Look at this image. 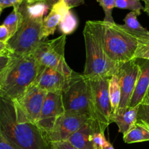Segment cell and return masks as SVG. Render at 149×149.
<instances>
[{
    "label": "cell",
    "mask_w": 149,
    "mask_h": 149,
    "mask_svg": "<svg viewBox=\"0 0 149 149\" xmlns=\"http://www.w3.org/2000/svg\"><path fill=\"white\" fill-rule=\"evenodd\" d=\"M0 130L18 149H51L45 134L31 122L15 100L0 95Z\"/></svg>",
    "instance_id": "1"
},
{
    "label": "cell",
    "mask_w": 149,
    "mask_h": 149,
    "mask_svg": "<svg viewBox=\"0 0 149 149\" xmlns=\"http://www.w3.org/2000/svg\"><path fill=\"white\" fill-rule=\"evenodd\" d=\"M40 67L32 55L13 54L0 78V95L13 100L20 98L35 81Z\"/></svg>",
    "instance_id": "2"
},
{
    "label": "cell",
    "mask_w": 149,
    "mask_h": 149,
    "mask_svg": "<svg viewBox=\"0 0 149 149\" xmlns=\"http://www.w3.org/2000/svg\"><path fill=\"white\" fill-rule=\"evenodd\" d=\"M92 21L105 52L111 61L120 64L134 60L138 39L123 29L121 25L103 20Z\"/></svg>",
    "instance_id": "3"
},
{
    "label": "cell",
    "mask_w": 149,
    "mask_h": 149,
    "mask_svg": "<svg viewBox=\"0 0 149 149\" xmlns=\"http://www.w3.org/2000/svg\"><path fill=\"white\" fill-rule=\"evenodd\" d=\"M83 33L86 47L83 76L89 79H96L117 75L121 63L113 62L106 55L92 20L86 21Z\"/></svg>",
    "instance_id": "4"
},
{
    "label": "cell",
    "mask_w": 149,
    "mask_h": 149,
    "mask_svg": "<svg viewBox=\"0 0 149 149\" xmlns=\"http://www.w3.org/2000/svg\"><path fill=\"white\" fill-rule=\"evenodd\" d=\"M22 15V22L16 33L7 42L8 49L19 56L30 55L42 41V22L44 17H34L29 15L23 3L18 8Z\"/></svg>",
    "instance_id": "5"
},
{
    "label": "cell",
    "mask_w": 149,
    "mask_h": 149,
    "mask_svg": "<svg viewBox=\"0 0 149 149\" xmlns=\"http://www.w3.org/2000/svg\"><path fill=\"white\" fill-rule=\"evenodd\" d=\"M64 112L84 114L91 117L90 87L83 74L73 71L61 93Z\"/></svg>",
    "instance_id": "6"
},
{
    "label": "cell",
    "mask_w": 149,
    "mask_h": 149,
    "mask_svg": "<svg viewBox=\"0 0 149 149\" xmlns=\"http://www.w3.org/2000/svg\"><path fill=\"white\" fill-rule=\"evenodd\" d=\"M109 79H89L90 87V119L94 122L100 132H105L106 128L110 124V117L112 114V109L108 90Z\"/></svg>",
    "instance_id": "7"
},
{
    "label": "cell",
    "mask_w": 149,
    "mask_h": 149,
    "mask_svg": "<svg viewBox=\"0 0 149 149\" xmlns=\"http://www.w3.org/2000/svg\"><path fill=\"white\" fill-rule=\"evenodd\" d=\"M66 38V35L61 34L52 40L42 41L32 55L42 66L56 70L67 78H70L73 71L64 58Z\"/></svg>",
    "instance_id": "8"
},
{
    "label": "cell",
    "mask_w": 149,
    "mask_h": 149,
    "mask_svg": "<svg viewBox=\"0 0 149 149\" xmlns=\"http://www.w3.org/2000/svg\"><path fill=\"white\" fill-rule=\"evenodd\" d=\"M90 117L84 114L64 112L56 121L52 130L46 135L48 142H64L82 126Z\"/></svg>",
    "instance_id": "9"
},
{
    "label": "cell",
    "mask_w": 149,
    "mask_h": 149,
    "mask_svg": "<svg viewBox=\"0 0 149 149\" xmlns=\"http://www.w3.org/2000/svg\"><path fill=\"white\" fill-rule=\"evenodd\" d=\"M136 61L137 60H131L121 63L119 65L117 73L121 90V99L118 109L128 107L130 99L134 93L140 71L139 63Z\"/></svg>",
    "instance_id": "10"
},
{
    "label": "cell",
    "mask_w": 149,
    "mask_h": 149,
    "mask_svg": "<svg viewBox=\"0 0 149 149\" xmlns=\"http://www.w3.org/2000/svg\"><path fill=\"white\" fill-rule=\"evenodd\" d=\"M64 113L61 94L48 93L44 100L37 125L45 137L52 130L56 119Z\"/></svg>",
    "instance_id": "11"
},
{
    "label": "cell",
    "mask_w": 149,
    "mask_h": 149,
    "mask_svg": "<svg viewBox=\"0 0 149 149\" xmlns=\"http://www.w3.org/2000/svg\"><path fill=\"white\" fill-rule=\"evenodd\" d=\"M47 92L32 85L16 103L29 120L37 125Z\"/></svg>",
    "instance_id": "12"
},
{
    "label": "cell",
    "mask_w": 149,
    "mask_h": 149,
    "mask_svg": "<svg viewBox=\"0 0 149 149\" xmlns=\"http://www.w3.org/2000/svg\"><path fill=\"white\" fill-rule=\"evenodd\" d=\"M70 79L56 70L41 65L39 74L32 84L47 93L61 94Z\"/></svg>",
    "instance_id": "13"
},
{
    "label": "cell",
    "mask_w": 149,
    "mask_h": 149,
    "mask_svg": "<svg viewBox=\"0 0 149 149\" xmlns=\"http://www.w3.org/2000/svg\"><path fill=\"white\" fill-rule=\"evenodd\" d=\"M68 10L70 9L66 5L64 0L58 1L51 7L49 14L43 18L41 34L42 40H45L49 36L53 35L61 18Z\"/></svg>",
    "instance_id": "14"
},
{
    "label": "cell",
    "mask_w": 149,
    "mask_h": 149,
    "mask_svg": "<svg viewBox=\"0 0 149 149\" xmlns=\"http://www.w3.org/2000/svg\"><path fill=\"white\" fill-rule=\"evenodd\" d=\"M99 132L94 122L89 119L68 140L69 143L77 149H93L92 135Z\"/></svg>",
    "instance_id": "15"
},
{
    "label": "cell",
    "mask_w": 149,
    "mask_h": 149,
    "mask_svg": "<svg viewBox=\"0 0 149 149\" xmlns=\"http://www.w3.org/2000/svg\"><path fill=\"white\" fill-rule=\"evenodd\" d=\"M139 65L140 67V74L134 93L129 103L128 107L130 108L138 106L143 101L149 87V61L143 60Z\"/></svg>",
    "instance_id": "16"
},
{
    "label": "cell",
    "mask_w": 149,
    "mask_h": 149,
    "mask_svg": "<svg viewBox=\"0 0 149 149\" xmlns=\"http://www.w3.org/2000/svg\"><path fill=\"white\" fill-rule=\"evenodd\" d=\"M138 106L130 108L126 107L124 109H118L112 112L110 117V122H114L118 127V132L125 135L133 125L137 122V114Z\"/></svg>",
    "instance_id": "17"
},
{
    "label": "cell",
    "mask_w": 149,
    "mask_h": 149,
    "mask_svg": "<svg viewBox=\"0 0 149 149\" xmlns=\"http://www.w3.org/2000/svg\"><path fill=\"white\" fill-rule=\"evenodd\" d=\"M140 15L135 12H130L124 17V24L121 25L123 29L128 33L138 39L139 42L144 40L149 36V31L143 27L137 20V16Z\"/></svg>",
    "instance_id": "18"
},
{
    "label": "cell",
    "mask_w": 149,
    "mask_h": 149,
    "mask_svg": "<svg viewBox=\"0 0 149 149\" xmlns=\"http://www.w3.org/2000/svg\"><path fill=\"white\" fill-rule=\"evenodd\" d=\"M123 139L126 143L149 141V129L144 125L136 122L132 127L123 135Z\"/></svg>",
    "instance_id": "19"
},
{
    "label": "cell",
    "mask_w": 149,
    "mask_h": 149,
    "mask_svg": "<svg viewBox=\"0 0 149 149\" xmlns=\"http://www.w3.org/2000/svg\"><path fill=\"white\" fill-rule=\"evenodd\" d=\"M77 26L78 20L77 16L70 10L63 16L58 27L62 34L67 36L74 33V31L77 29Z\"/></svg>",
    "instance_id": "20"
},
{
    "label": "cell",
    "mask_w": 149,
    "mask_h": 149,
    "mask_svg": "<svg viewBox=\"0 0 149 149\" xmlns=\"http://www.w3.org/2000/svg\"><path fill=\"white\" fill-rule=\"evenodd\" d=\"M108 90H109L110 100L112 113L119 107L120 99H121V90H120L118 78L117 75H113L110 78Z\"/></svg>",
    "instance_id": "21"
},
{
    "label": "cell",
    "mask_w": 149,
    "mask_h": 149,
    "mask_svg": "<svg viewBox=\"0 0 149 149\" xmlns=\"http://www.w3.org/2000/svg\"><path fill=\"white\" fill-rule=\"evenodd\" d=\"M18 8L19 7H14L13 11L3 22V25L7 28L10 33V38L16 33L21 24L23 17Z\"/></svg>",
    "instance_id": "22"
},
{
    "label": "cell",
    "mask_w": 149,
    "mask_h": 149,
    "mask_svg": "<svg viewBox=\"0 0 149 149\" xmlns=\"http://www.w3.org/2000/svg\"><path fill=\"white\" fill-rule=\"evenodd\" d=\"M140 1L141 0H115V4L117 8L129 10L140 15L141 10L144 9Z\"/></svg>",
    "instance_id": "23"
},
{
    "label": "cell",
    "mask_w": 149,
    "mask_h": 149,
    "mask_svg": "<svg viewBox=\"0 0 149 149\" xmlns=\"http://www.w3.org/2000/svg\"><path fill=\"white\" fill-rule=\"evenodd\" d=\"M26 4V9L29 15L34 17H43L44 15L46 14L48 10H51V7L48 4L45 3H37V4Z\"/></svg>",
    "instance_id": "24"
},
{
    "label": "cell",
    "mask_w": 149,
    "mask_h": 149,
    "mask_svg": "<svg viewBox=\"0 0 149 149\" xmlns=\"http://www.w3.org/2000/svg\"><path fill=\"white\" fill-rule=\"evenodd\" d=\"M137 122L144 125L149 129V102L146 100L139 105L137 114Z\"/></svg>",
    "instance_id": "25"
},
{
    "label": "cell",
    "mask_w": 149,
    "mask_h": 149,
    "mask_svg": "<svg viewBox=\"0 0 149 149\" xmlns=\"http://www.w3.org/2000/svg\"><path fill=\"white\" fill-rule=\"evenodd\" d=\"M99 5L102 7L105 13V17L103 21L107 23H115L112 18V10L115 7V0H96Z\"/></svg>",
    "instance_id": "26"
},
{
    "label": "cell",
    "mask_w": 149,
    "mask_h": 149,
    "mask_svg": "<svg viewBox=\"0 0 149 149\" xmlns=\"http://www.w3.org/2000/svg\"><path fill=\"white\" fill-rule=\"evenodd\" d=\"M134 59L149 61V36L144 40L139 42Z\"/></svg>",
    "instance_id": "27"
},
{
    "label": "cell",
    "mask_w": 149,
    "mask_h": 149,
    "mask_svg": "<svg viewBox=\"0 0 149 149\" xmlns=\"http://www.w3.org/2000/svg\"><path fill=\"white\" fill-rule=\"evenodd\" d=\"M92 144L93 149H104L105 144L108 142L104 132H96L92 135Z\"/></svg>",
    "instance_id": "28"
},
{
    "label": "cell",
    "mask_w": 149,
    "mask_h": 149,
    "mask_svg": "<svg viewBox=\"0 0 149 149\" xmlns=\"http://www.w3.org/2000/svg\"><path fill=\"white\" fill-rule=\"evenodd\" d=\"M12 57H13V53L10 51L0 55V78L4 69L7 68L9 63L11 61Z\"/></svg>",
    "instance_id": "29"
},
{
    "label": "cell",
    "mask_w": 149,
    "mask_h": 149,
    "mask_svg": "<svg viewBox=\"0 0 149 149\" xmlns=\"http://www.w3.org/2000/svg\"><path fill=\"white\" fill-rule=\"evenodd\" d=\"M26 0H0V10L2 11L7 7H19Z\"/></svg>",
    "instance_id": "30"
},
{
    "label": "cell",
    "mask_w": 149,
    "mask_h": 149,
    "mask_svg": "<svg viewBox=\"0 0 149 149\" xmlns=\"http://www.w3.org/2000/svg\"><path fill=\"white\" fill-rule=\"evenodd\" d=\"M51 149H77L71 145L68 141L51 143Z\"/></svg>",
    "instance_id": "31"
},
{
    "label": "cell",
    "mask_w": 149,
    "mask_h": 149,
    "mask_svg": "<svg viewBox=\"0 0 149 149\" xmlns=\"http://www.w3.org/2000/svg\"><path fill=\"white\" fill-rule=\"evenodd\" d=\"M0 149H18L7 141L0 130Z\"/></svg>",
    "instance_id": "32"
},
{
    "label": "cell",
    "mask_w": 149,
    "mask_h": 149,
    "mask_svg": "<svg viewBox=\"0 0 149 149\" xmlns=\"http://www.w3.org/2000/svg\"><path fill=\"white\" fill-rule=\"evenodd\" d=\"M10 39V35L8 30L4 25L0 26V42L7 43Z\"/></svg>",
    "instance_id": "33"
},
{
    "label": "cell",
    "mask_w": 149,
    "mask_h": 149,
    "mask_svg": "<svg viewBox=\"0 0 149 149\" xmlns=\"http://www.w3.org/2000/svg\"><path fill=\"white\" fill-rule=\"evenodd\" d=\"M64 2L68 8L71 10L72 8L78 7L84 4V0H64Z\"/></svg>",
    "instance_id": "34"
},
{
    "label": "cell",
    "mask_w": 149,
    "mask_h": 149,
    "mask_svg": "<svg viewBox=\"0 0 149 149\" xmlns=\"http://www.w3.org/2000/svg\"><path fill=\"white\" fill-rule=\"evenodd\" d=\"M49 1L50 0H26V3L27 4H29V5L37 4V3H45V4H48Z\"/></svg>",
    "instance_id": "35"
},
{
    "label": "cell",
    "mask_w": 149,
    "mask_h": 149,
    "mask_svg": "<svg viewBox=\"0 0 149 149\" xmlns=\"http://www.w3.org/2000/svg\"><path fill=\"white\" fill-rule=\"evenodd\" d=\"M10 51L7 47V43H4V42H0V55L1 54L4 53V52H7Z\"/></svg>",
    "instance_id": "36"
},
{
    "label": "cell",
    "mask_w": 149,
    "mask_h": 149,
    "mask_svg": "<svg viewBox=\"0 0 149 149\" xmlns=\"http://www.w3.org/2000/svg\"><path fill=\"white\" fill-rule=\"evenodd\" d=\"M143 1L145 3V7L143 9V11L147 13L148 15L149 16V0H141Z\"/></svg>",
    "instance_id": "37"
},
{
    "label": "cell",
    "mask_w": 149,
    "mask_h": 149,
    "mask_svg": "<svg viewBox=\"0 0 149 149\" xmlns=\"http://www.w3.org/2000/svg\"><path fill=\"white\" fill-rule=\"evenodd\" d=\"M104 149H114V148L112 146V144L108 141V142L106 143V144H105V147H104Z\"/></svg>",
    "instance_id": "38"
},
{
    "label": "cell",
    "mask_w": 149,
    "mask_h": 149,
    "mask_svg": "<svg viewBox=\"0 0 149 149\" xmlns=\"http://www.w3.org/2000/svg\"><path fill=\"white\" fill-rule=\"evenodd\" d=\"M61 1V0H50L49 2H48V5H49L50 7L51 8V7H52L53 4H55L56 3H57L58 1Z\"/></svg>",
    "instance_id": "39"
},
{
    "label": "cell",
    "mask_w": 149,
    "mask_h": 149,
    "mask_svg": "<svg viewBox=\"0 0 149 149\" xmlns=\"http://www.w3.org/2000/svg\"><path fill=\"white\" fill-rule=\"evenodd\" d=\"M144 100H148V101L149 102V87H148V89L147 93H146L145 97V99H144Z\"/></svg>",
    "instance_id": "40"
},
{
    "label": "cell",
    "mask_w": 149,
    "mask_h": 149,
    "mask_svg": "<svg viewBox=\"0 0 149 149\" xmlns=\"http://www.w3.org/2000/svg\"><path fill=\"white\" fill-rule=\"evenodd\" d=\"M1 12L2 11H1V10H0V15H1Z\"/></svg>",
    "instance_id": "41"
}]
</instances>
